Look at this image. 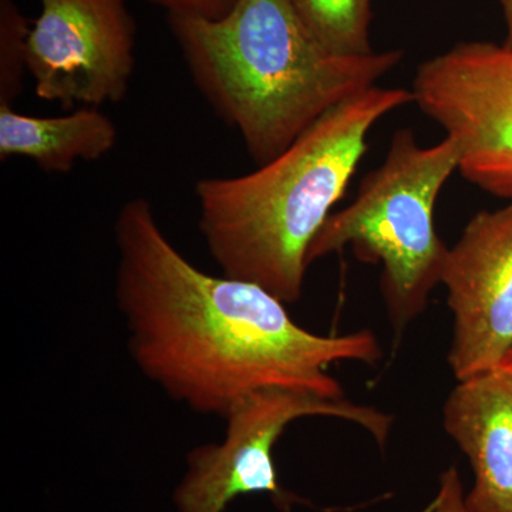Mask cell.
<instances>
[{
	"instance_id": "6da1fadb",
	"label": "cell",
	"mask_w": 512,
	"mask_h": 512,
	"mask_svg": "<svg viewBox=\"0 0 512 512\" xmlns=\"http://www.w3.org/2000/svg\"><path fill=\"white\" fill-rule=\"evenodd\" d=\"M114 242V292L130 355L192 412L225 419L248 394L269 387L340 399L345 392L330 365L382 359L370 330L318 335L261 286L198 269L165 235L146 198L121 205Z\"/></svg>"
},
{
	"instance_id": "52a82bcc",
	"label": "cell",
	"mask_w": 512,
	"mask_h": 512,
	"mask_svg": "<svg viewBox=\"0 0 512 512\" xmlns=\"http://www.w3.org/2000/svg\"><path fill=\"white\" fill-rule=\"evenodd\" d=\"M26 39L35 94L62 109L126 97L136 69V20L127 0H37Z\"/></svg>"
},
{
	"instance_id": "8992f818",
	"label": "cell",
	"mask_w": 512,
	"mask_h": 512,
	"mask_svg": "<svg viewBox=\"0 0 512 512\" xmlns=\"http://www.w3.org/2000/svg\"><path fill=\"white\" fill-rule=\"evenodd\" d=\"M414 103L460 150L458 173L512 201V47L461 42L417 67Z\"/></svg>"
},
{
	"instance_id": "3957f363",
	"label": "cell",
	"mask_w": 512,
	"mask_h": 512,
	"mask_svg": "<svg viewBox=\"0 0 512 512\" xmlns=\"http://www.w3.org/2000/svg\"><path fill=\"white\" fill-rule=\"evenodd\" d=\"M195 86L256 165L274 160L346 100L377 86L402 50L339 56L291 0H237L220 19L167 16Z\"/></svg>"
},
{
	"instance_id": "ba28073f",
	"label": "cell",
	"mask_w": 512,
	"mask_h": 512,
	"mask_svg": "<svg viewBox=\"0 0 512 512\" xmlns=\"http://www.w3.org/2000/svg\"><path fill=\"white\" fill-rule=\"evenodd\" d=\"M441 284L454 315L448 363L458 382L503 366L512 352V201L471 218L448 249Z\"/></svg>"
},
{
	"instance_id": "5b68a950",
	"label": "cell",
	"mask_w": 512,
	"mask_h": 512,
	"mask_svg": "<svg viewBox=\"0 0 512 512\" xmlns=\"http://www.w3.org/2000/svg\"><path fill=\"white\" fill-rule=\"evenodd\" d=\"M303 417H335L363 427L386 446L393 416L346 397L330 399L303 390L269 387L248 394L225 417L221 443L192 448L174 491L177 512H225L241 495L269 494L282 510L292 495L279 483L274 447L286 427Z\"/></svg>"
},
{
	"instance_id": "277c9868",
	"label": "cell",
	"mask_w": 512,
	"mask_h": 512,
	"mask_svg": "<svg viewBox=\"0 0 512 512\" xmlns=\"http://www.w3.org/2000/svg\"><path fill=\"white\" fill-rule=\"evenodd\" d=\"M458 164L453 138L420 146L409 128L396 131L383 163L365 175L352 204L332 212L313 239L308 265L349 245L360 262L382 266L383 301L402 332L441 284L450 248L437 234L434 208Z\"/></svg>"
},
{
	"instance_id": "7c38bea8",
	"label": "cell",
	"mask_w": 512,
	"mask_h": 512,
	"mask_svg": "<svg viewBox=\"0 0 512 512\" xmlns=\"http://www.w3.org/2000/svg\"><path fill=\"white\" fill-rule=\"evenodd\" d=\"M29 30L16 0H0V104L12 106L22 93Z\"/></svg>"
},
{
	"instance_id": "30bf717a",
	"label": "cell",
	"mask_w": 512,
	"mask_h": 512,
	"mask_svg": "<svg viewBox=\"0 0 512 512\" xmlns=\"http://www.w3.org/2000/svg\"><path fill=\"white\" fill-rule=\"evenodd\" d=\"M117 143L116 124L99 107L59 117L26 116L0 104V158H29L49 174L72 171L77 161H99Z\"/></svg>"
},
{
	"instance_id": "4fadbf2b",
	"label": "cell",
	"mask_w": 512,
	"mask_h": 512,
	"mask_svg": "<svg viewBox=\"0 0 512 512\" xmlns=\"http://www.w3.org/2000/svg\"><path fill=\"white\" fill-rule=\"evenodd\" d=\"M164 9L167 16H198L220 19L227 15L237 0H148Z\"/></svg>"
},
{
	"instance_id": "5bb4252c",
	"label": "cell",
	"mask_w": 512,
	"mask_h": 512,
	"mask_svg": "<svg viewBox=\"0 0 512 512\" xmlns=\"http://www.w3.org/2000/svg\"><path fill=\"white\" fill-rule=\"evenodd\" d=\"M433 512H468L466 494L456 467L447 468L440 476L439 493Z\"/></svg>"
},
{
	"instance_id": "9a60e30c",
	"label": "cell",
	"mask_w": 512,
	"mask_h": 512,
	"mask_svg": "<svg viewBox=\"0 0 512 512\" xmlns=\"http://www.w3.org/2000/svg\"><path fill=\"white\" fill-rule=\"evenodd\" d=\"M503 9L505 26H507V37L504 45L512 47V0H497Z\"/></svg>"
},
{
	"instance_id": "9c48e42d",
	"label": "cell",
	"mask_w": 512,
	"mask_h": 512,
	"mask_svg": "<svg viewBox=\"0 0 512 512\" xmlns=\"http://www.w3.org/2000/svg\"><path fill=\"white\" fill-rule=\"evenodd\" d=\"M444 429L466 454L474 485L468 512H512V372L497 367L458 382Z\"/></svg>"
},
{
	"instance_id": "8fae6325",
	"label": "cell",
	"mask_w": 512,
	"mask_h": 512,
	"mask_svg": "<svg viewBox=\"0 0 512 512\" xmlns=\"http://www.w3.org/2000/svg\"><path fill=\"white\" fill-rule=\"evenodd\" d=\"M306 29L339 56H365L370 45L372 0H291Z\"/></svg>"
},
{
	"instance_id": "7a4b0ae2",
	"label": "cell",
	"mask_w": 512,
	"mask_h": 512,
	"mask_svg": "<svg viewBox=\"0 0 512 512\" xmlns=\"http://www.w3.org/2000/svg\"><path fill=\"white\" fill-rule=\"evenodd\" d=\"M410 103L412 90L372 87L328 111L252 173L198 180V228L222 275L261 286L284 303L299 301L313 239L345 195L367 136Z\"/></svg>"
},
{
	"instance_id": "2e32d148",
	"label": "cell",
	"mask_w": 512,
	"mask_h": 512,
	"mask_svg": "<svg viewBox=\"0 0 512 512\" xmlns=\"http://www.w3.org/2000/svg\"><path fill=\"white\" fill-rule=\"evenodd\" d=\"M501 367H505V369L511 370L512 372V352L510 353V356H508L507 359H505V362Z\"/></svg>"
}]
</instances>
